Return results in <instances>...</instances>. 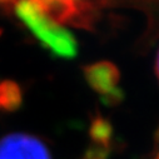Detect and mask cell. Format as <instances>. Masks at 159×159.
I'll list each match as a JSON object with an SVG mask.
<instances>
[{
	"label": "cell",
	"mask_w": 159,
	"mask_h": 159,
	"mask_svg": "<svg viewBox=\"0 0 159 159\" xmlns=\"http://www.w3.org/2000/svg\"><path fill=\"white\" fill-rule=\"evenodd\" d=\"M102 103L107 107H115L118 104H120L123 100H124V92L120 89V88H118L115 90H113L111 93L104 95L100 98Z\"/></svg>",
	"instance_id": "6"
},
{
	"label": "cell",
	"mask_w": 159,
	"mask_h": 159,
	"mask_svg": "<svg viewBox=\"0 0 159 159\" xmlns=\"http://www.w3.org/2000/svg\"><path fill=\"white\" fill-rule=\"evenodd\" d=\"M14 13L53 55L64 59H71L76 55L75 36L60 24L49 19L39 8L38 2H16Z\"/></svg>",
	"instance_id": "1"
},
{
	"label": "cell",
	"mask_w": 159,
	"mask_h": 159,
	"mask_svg": "<svg viewBox=\"0 0 159 159\" xmlns=\"http://www.w3.org/2000/svg\"><path fill=\"white\" fill-rule=\"evenodd\" d=\"M83 74L89 87L102 97L119 88L118 84L120 82V73L110 61H98L85 65L83 68Z\"/></svg>",
	"instance_id": "3"
},
{
	"label": "cell",
	"mask_w": 159,
	"mask_h": 159,
	"mask_svg": "<svg viewBox=\"0 0 159 159\" xmlns=\"http://www.w3.org/2000/svg\"><path fill=\"white\" fill-rule=\"evenodd\" d=\"M0 159H52L48 147L38 137L13 133L0 139Z\"/></svg>",
	"instance_id": "2"
},
{
	"label": "cell",
	"mask_w": 159,
	"mask_h": 159,
	"mask_svg": "<svg viewBox=\"0 0 159 159\" xmlns=\"http://www.w3.org/2000/svg\"><path fill=\"white\" fill-rule=\"evenodd\" d=\"M109 154V149H105V148H102V147H92L84 155L83 159H107Z\"/></svg>",
	"instance_id": "7"
},
{
	"label": "cell",
	"mask_w": 159,
	"mask_h": 159,
	"mask_svg": "<svg viewBox=\"0 0 159 159\" xmlns=\"http://www.w3.org/2000/svg\"><path fill=\"white\" fill-rule=\"evenodd\" d=\"M155 159H159V149L157 150V157H155Z\"/></svg>",
	"instance_id": "9"
},
{
	"label": "cell",
	"mask_w": 159,
	"mask_h": 159,
	"mask_svg": "<svg viewBox=\"0 0 159 159\" xmlns=\"http://www.w3.org/2000/svg\"><path fill=\"white\" fill-rule=\"evenodd\" d=\"M23 104V92L20 85L10 79L0 82V111L13 113Z\"/></svg>",
	"instance_id": "4"
},
{
	"label": "cell",
	"mask_w": 159,
	"mask_h": 159,
	"mask_svg": "<svg viewBox=\"0 0 159 159\" xmlns=\"http://www.w3.org/2000/svg\"><path fill=\"white\" fill-rule=\"evenodd\" d=\"M89 135L97 147H102L110 150V143L113 138V127L108 119H105L100 114H97L90 123Z\"/></svg>",
	"instance_id": "5"
},
{
	"label": "cell",
	"mask_w": 159,
	"mask_h": 159,
	"mask_svg": "<svg viewBox=\"0 0 159 159\" xmlns=\"http://www.w3.org/2000/svg\"><path fill=\"white\" fill-rule=\"evenodd\" d=\"M155 73H157V76H158V79H159V52H158L157 60H155Z\"/></svg>",
	"instance_id": "8"
}]
</instances>
